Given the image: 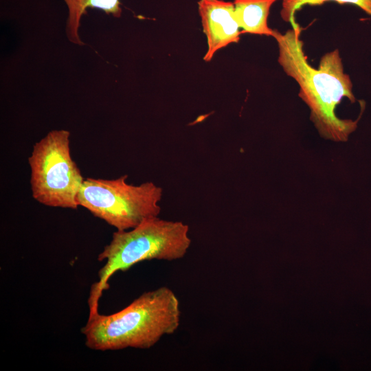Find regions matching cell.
Listing matches in <instances>:
<instances>
[{
    "mask_svg": "<svg viewBox=\"0 0 371 371\" xmlns=\"http://www.w3.org/2000/svg\"><path fill=\"white\" fill-rule=\"evenodd\" d=\"M300 36L298 23L284 34L273 30L272 36L278 44V63L298 84L299 97L310 109V118L319 135L335 142H346L357 128L360 117L357 120H344L335 113L343 98L352 103L356 101L352 82L344 72L340 53L337 49L326 53L315 69L308 62Z\"/></svg>",
    "mask_w": 371,
    "mask_h": 371,
    "instance_id": "6da1fadb",
    "label": "cell"
},
{
    "mask_svg": "<svg viewBox=\"0 0 371 371\" xmlns=\"http://www.w3.org/2000/svg\"><path fill=\"white\" fill-rule=\"evenodd\" d=\"M181 320L179 301L170 289L144 292L111 315H89L81 329L87 348L99 351L127 348L147 349L164 335L173 334Z\"/></svg>",
    "mask_w": 371,
    "mask_h": 371,
    "instance_id": "7a4b0ae2",
    "label": "cell"
},
{
    "mask_svg": "<svg viewBox=\"0 0 371 371\" xmlns=\"http://www.w3.org/2000/svg\"><path fill=\"white\" fill-rule=\"evenodd\" d=\"M188 232L187 224L159 216L146 218L131 229L115 232L98 256L99 261L106 262L98 271V281L91 287L89 315L98 312L99 300L117 271H124L144 260L172 261L183 258L192 242Z\"/></svg>",
    "mask_w": 371,
    "mask_h": 371,
    "instance_id": "3957f363",
    "label": "cell"
},
{
    "mask_svg": "<svg viewBox=\"0 0 371 371\" xmlns=\"http://www.w3.org/2000/svg\"><path fill=\"white\" fill-rule=\"evenodd\" d=\"M127 175L115 179L87 178L77 196L78 206L117 230H128L144 219L159 216L163 190L152 181L135 186Z\"/></svg>",
    "mask_w": 371,
    "mask_h": 371,
    "instance_id": "277c9868",
    "label": "cell"
},
{
    "mask_svg": "<svg viewBox=\"0 0 371 371\" xmlns=\"http://www.w3.org/2000/svg\"><path fill=\"white\" fill-rule=\"evenodd\" d=\"M70 132L53 130L34 144L28 158L32 197L49 207H78L77 196L85 180L70 151Z\"/></svg>",
    "mask_w": 371,
    "mask_h": 371,
    "instance_id": "5b68a950",
    "label": "cell"
},
{
    "mask_svg": "<svg viewBox=\"0 0 371 371\" xmlns=\"http://www.w3.org/2000/svg\"><path fill=\"white\" fill-rule=\"evenodd\" d=\"M198 6L207 43V50L203 59L207 62L221 48L238 42L241 32L234 3L223 0H200Z\"/></svg>",
    "mask_w": 371,
    "mask_h": 371,
    "instance_id": "8992f818",
    "label": "cell"
},
{
    "mask_svg": "<svg viewBox=\"0 0 371 371\" xmlns=\"http://www.w3.org/2000/svg\"><path fill=\"white\" fill-rule=\"evenodd\" d=\"M278 0H234V11L243 32L273 36L267 19L271 5Z\"/></svg>",
    "mask_w": 371,
    "mask_h": 371,
    "instance_id": "52a82bcc",
    "label": "cell"
},
{
    "mask_svg": "<svg viewBox=\"0 0 371 371\" xmlns=\"http://www.w3.org/2000/svg\"><path fill=\"white\" fill-rule=\"evenodd\" d=\"M68 10L66 23V34L70 42L82 45L80 34V21L87 13V9L97 8L106 14L120 17L122 14L120 0H63Z\"/></svg>",
    "mask_w": 371,
    "mask_h": 371,
    "instance_id": "ba28073f",
    "label": "cell"
},
{
    "mask_svg": "<svg viewBox=\"0 0 371 371\" xmlns=\"http://www.w3.org/2000/svg\"><path fill=\"white\" fill-rule=\"evenodd\" d=\"M328 1L339 3H350L357 5L366 14L371 16V0H282L280 16L285 22L291 23V26L297 23L295 14L304 5H320Z\"/></svg>",
    "mask_w": 371,
    "mask_h": 371,
    "instance_id": "9c48e42d",
    "label": "cell"
}]
</instances>
